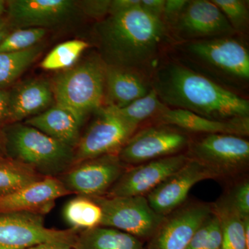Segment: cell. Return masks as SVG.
I'll list each match as a JSON object with an SVG mask.
<instances>
[{
    "instance_id": "6da1fadb",
    "label": "cell",
    "mask_w": 249,
    "mask_h": 249,
    "mask_svg": "<svg viewBox=\"0 0 249 249\" xmlns=\"http://www.w3.org/2000/svg\"><path fill=\"white\" fill-rule=\"evenodd\" d=\"M152 88L168 107L213 120L249 117L248 100L178 62H168L158 69Z\"/></svg>"
},
{
    "instance_id": "7a4b0ae2",
    "label": "cell",
    "mask_w": 249,
    "mask_h": 249,
    "mask_svg": "<svg viewBox=\"0 0 249 249\" xmlns=\"http://www.w3.org/2000/svg\"><path fill=\"white\" fill-rule=\"evenodd\" d=\"M168 30L161 19L149 14L140 4L108 15L96 27L103 60L107 65L142 72L158 56Z\"/></svg>"
},
{
    "instance_id": "3957f363",
    "label": "cell",
    "mask_w": 249,
    "mask_h": 249,
    "mask_svg": "<svg viewBox=\"0 0 249 249\" xmlns=\"http://www.w3.org/2000/svg\"><path fill=\"white\" fill-rule=\"evenodd\" d=\"M2 129L8 157L42 176L58 178L74 163V149L29 124L16 123Z\"/></svg>"
},
{
    "instance_id": "277c9868",
    "label": "cell",
    "mask_w": 249,
    "mask_h": 249,
    "mask_svg": "<svg viewBox=\"0 0 249 249\" xmlns=\"http://www.w3.org/2000/svg\"><path fill=\"white\" fill-rule=\"evenodd\" d=\"M106 71L103 59L93 58L62 72L52 84L54 100L85 119L103 107Z\"/></svg>"
},
{
    "instance_id": "5b68a950",
    "label": "cell",
    "mask_w": 249,
    "mask_h": 249,
    "mask_svg": "<svg viewBox=\"0 0 249 249\" xmlns=\"http://www.w3.org/2000/svg\"><path fill=\"white\" fill-rule=\"evenodd\" d=\"M187 56L203 68L232 83L249 79L248 47L233 36L186 42Z\"/></svg>"
},
{
    "instance_id": "8992f818",
    "label": "cell",
    "mask_w": 249,
    "mask_h": 249,
    "mask_svg": "<svg viewBox=\"0 0 249 249\" xmlns=\"http://www.w3.org/2000/svg\"><path fill=\"white\" fill-rule=\"evenodd\" d=\"M186 155L209 168L218 178L230 177L248 165L249 142L233 134H203L190 141Z\"/></svg>"
},
{
    "instance_id": "52a82bcc",
    "label": "cell",
    "mask_w": 249,
    "mask_h": 249,
    "mask_svg": "<svg viewBox=\"0 0 249 249\" xmlns=\"http://www.w3.org/2000/svg\"><path fill=\"white\" fill-rule=\"evenodd\" d=\"M91 199L102 210L101 227L117 229L142 241L148 240L164 218L153 211L145 196Z\"/></svg>"
},
{
    "instance_id": "ba28073f",
    "label": "cell",
    "mask_w": 249,
    "mask_h": 249,
    "mask_svg": "<svg viewBox=\"0 0 249 249\" xmlns=\"http://www.w3.org/2000/svg\"><path fill=\"white\" fill-rule=\"evenodd\" d=\"M96 112V119L80 136L75 147L73 165L101 156L118 155L137 131V127L123 119L109 106H103Z\"/></svg>"
},
{
    "instance_id": "9c48e42d",
    "label": "cell",
    "mask_w": 249,
    "mask_h": 249,
    "mask_svg": "<svg viewBox=\"0 0 249 249\" xmlns=\"http://www.w3.org/2000/svg\"><path fill=\"white\" fill-rule=\"evenodd\" d=\"M78 231L58 230L45 226L44 215L30 213L0 214V249H27L45 242H60L71 246Z\"/></svg>"
},
{
    "instance_id": "30bf717a",
    "label": "cell",
    "mask_w": 249,
    "mask_h": 249,
    "mask_svg": "<svg viewBox=\"0 0 249 249\" xmlns=\"http://www.w3.org/2000/svg\"><path fill=\"white\" fill-rule=\"evenodd\" d=\"M191 139L178 127L157 124L135 132L118 153L125 166H134L178 155L188 147Z\"/></svg>"
},
{
    "instance_id": "8fae6325",
    "label": "cell",
    "mask_w": 249,
    "mask_h": 249,
    "mask_svg": "<svg viewBox=\"0 0 249 249\" xmlns=\"http://www.w3.org/2000/svg\"><path fill=\"white\" fill-rule=\"evenodd\" d=\"M127 168L118 155H107L72 165L58 178L71 194L98 197L107 195Z\"/></svg>"
},
{
    "instance_id": "7c38bea8",
    "label": "cell",
    "mask_w": 249,
    "mask_h": 249,
    "mask_svg": "<svg viewBox=\"0 0 249 249\" xmlns=\"http://www.w3.org/2000/svg\"><path fill=\"white\" fill-rule=\"evenodd\" d=\"M212 213V204L184 203L165 216L144 249H186Z\"/></svg>"
},
{
    "instance_id": "4fadbf2b",
    "label": "cell",
    "mask_w": 249,
    "mask_h": 249,
    "mask_svg": "<svg viewBox=\"0 0 249 249\" xmlns=\"http://www.w3.org/2000/svg\"><path fill=\"white\" fill-rule=\"evenodd\" d=\"M186 42L235 34L222 11L207 0H188L186 7L168 29Z\"/></svg>"
},
{
    "instance_id": "5bb4252c",
    "label": "cell",
    "mask_w": 249,
    "mask_h": 249,
    "mask_svg": "<svg viewBox=\"0 0 249 249\" xmlns=\"http://www.w3.org/2000/svg\"><path fill=\"white\" fill-rule=\"evenodd\" d=\"M188 160L186 154L180 153L129 167L106 196H145L182 168Z\"/></svg>"
},
{
    "instance_id": "9a60e30c",
    "label": "cell",
    "mask_w": 249,
    "mask_h": 249,
    "mask_svg": "<svg viewBox=\"0 0 249 249\" xmlns=\"http://www.w3.org/2000/svg\"><path fill=\"white\" fill-rule=\"evenodd\" d=\"M79 9L71 0H10L6 1L7 19L14 29L61 25Z\"/></svg>"
},
{
    "instance_id": "2e32d148",
    "label": "cell",
    "mask_w": 249,
    "mask_h": 249,
    "mask_svg": "<svg viewBox=\"0 0 249 249\" xmlns=\"http://www.w3.org/2000/svg\"><path fill=\"white\" fill-rule=\"evenodd\" d=\"M209 168L190 160L178 171L159 185L145 196L157 214L165 217L184 204L188 193L196 183L204 179L217 178Z\"/></svg>"
},
{
    "instance_id": "e0dca14e",
    "label": "cell",
    "mask_w": 249,
    "mask_h": 249,
    "mask_svg": "<svg viewBox=\"0 0 249 249\" xmlns=\"http://www.w3.org/2000/svg\"><path fill=\"white\" fill-rule=\"evenodd\" d=\"M71 194L58 178L47 177L14 193L0 197V214L49 213L58 198Z\"/></svg>"
},
{
    "instance_id": "ac0fdd59",
    "label": "cell",
    "mask_w": 249,
    "mask_h": 249,
    "mask_svg": "<svg viewBox=\"0 0 249 249\" xmlns=\"http://www.w3.org/2000/svg\"><path fill=\"white\" fill-rule=\"evenodd\" d=\"M157 124L173 126L195 133L233 134L245 137L249 134V117L227 121L213 120L181 109L167 106L154 119Z\"/></svg>"
},
{
    "instance_id": "d6986e66",
    "label": "cell",
    "mask_w": 249,
    "mask_h": 249,
    "mask_svg": "<svg viewBox=\"0 0 249 249\" xmlns=\"http://www.w3.org/2000/svg\"><path fill=\"white\" fill-rule=\"evenodd\" d=\"M10 124L43 112L52 107L54 100L52 85L42 79L26 82L9 90Z\"/></svg>"
},
{
    "instance_id": "ffe728a7",
    "label": "cell",
    "mask_w": 249,
    "mask_h": 249,
    "mask_svg": "<svg viewBox=\"0 0 249 249\" xmlns=\"http://www.w3.org/2000/svg\"><path fill=\"white\" fill-rule=\"evenodd\" d=\"M84 120L70 108L55 103L43 112L27 119L24 124L75 149Z\"/></svg>"
},
{
    "instance_id": "44dd1931",
    "label": "cell",
    "mask_w": 249,
    "mask_h": 249,
    "mask_svg": "<svg viewBox=\"0 0 249 249\" xmlns=\"http://www.w3.org/2000/svg\"><path fill=\"white\" fill-rule=\"evenodd\" d=\"M152 89L142 72L106 65V106L122 108L143 97Z\"/></svg>"
},
{
    "instance_id": "7402d4cb",
    "label": "cell",
    "mask_w": 249,
    "mask_h": 249,
    "mask_svg": "<svg viewBox=\"0 0 249 249\" xmlns=\"http://www.w3.org/2000/svg\"><path fill=\"white\" fill-rule=\"evenodd\" d=\"M73 249H144V245L127 232L98 227L78 232Z\"/></svg>"
},
{
    "instance_id": "603a6c76",
    "label": "cell",
    "mask_w": 249,
    "mask_h": 249,
    "mask_svg": "<svg viewBox=\"0 0 249 249\" xmlns=\"http://www.w3.org/2000/svg\"><path fill=\"white\" fill-rule=\"evenodd\" d=\"M212 208L220 222L222 237L221 249H249V242L245 236V219L224 196L212 204Z\"/></svg>"
},
{
    "instance_id": "cb8c5ba5",
    "label": "cell",
    "mask_w": 249,
    "mask_h": 249,
    "mask_svg": "<svg viewBox=\"0 0 249 249\" xmlns=\"http://www.w3.org/2000/svg\"><path fill=\"white\" fill-rule=\"evenodd\" d=\"M63 217L70 229L81 231L101 227L103 212L92 199L78 196L65 205Z\"/></svg>"
},
{
    "instance_id": "d4e9b609",
    "label": "cell",
    "mask_w": 249,
    "mask_h": 249,
    "mask_svg": "<svg viewBox=\"0 0 249 249\" xmlns=\"http://www.w3.org/2000/svg\"><path fill=\"white\" fill-rule=\"evenodd\" d=\"M47 178L36 173L27 165L10 158L0 160V197Z\"/></svg>"
},
{
    "instance_id": "484cf974",
    "label": "cell",
    "mask_w": 249,
    "mask_h": 249,
    "mask_svg": "<svg viewBox=\"0 0 249 249\" xmlns=\"http://www.w3.org/2000/svg\"><path fill=\"white\" fill-rule=\"evenodd\" d=\"M41 52L42 47L37 45L22 52L0 53V89H6L14 84L38 58Z\"/></svg>"
},
{
    "instance_id": "4316f807",
    "label": "cell",
    "mask_w": 249,
    "mask_h": 249,
    "mask_svg": "<svg viewBox=\"0 0 249 249\" xmlns=\"http://www.w3.org/2000/svg\"><path fill=\"white\" fill-rule=\"evenodd\" d=\"M166 107L152 88L143 97L136 100L125 107H111L124 121L138 127L144 121L155 119Z\"/></svg>"
},
{
    "instance_id": "83f0119b",
    "label": "cell",
    "mask_w": 249,
    "mask_h": 249,
    "mask_svg": "<svg viewBox=\"0 0 249 249\" xmlns=\"http://www.w3.org/2000/svg\"><path fill=\"white\" fill-rule=\"evenodd\" d=\"M88 47L89 44L83 40H71L62 42L52 49L41 62L40 66L49 71L70 68Z\"/></svg>"
},
{
    "instance_id": "f1b7e54d",
    "label": "cell",
    "mask_w": 249,
    "mask_h": 249,
    "mask_svg": "<svg viewBox=\"0 0 249 249\" xmlns=\"http://www.w3.org/2000/svg\"><path fill=\"white\" fill-rule=\"evenodd\" d=\"M222 240L220 222L213 211L193 236L186 249H221Z\"/></svg>"
},
{
    "instance_id": "f546056e",
    "label": "cell",
    "mask_w": 249,
    "mask_h": 249,
    "mask_svg": "<svg viewBox=\"0 0 249 249\" xmlns=\"http://www.w3.org/2000/svg\"><path fill=\"white\" fill-rule=\"evenodd\" d=\"M47 29L39 28L15 29L0 44V53L22 52L39 45Z\"/></svg>"
},
{
    "instance_id": "4dcf8cb0",
    "label": "cell",
    "mask_w": 249,
    "mask_h": 249,
    "mask_svg": "<svg viewBox=\"0 0 249 249\" xmlns=\"http://www.w3.org/2000/svg\"><path fill=\"white\" fill-rule=\"evenodd\" d=\"M222 11L234 31L243 32L249 26L248 1L244 0H213Z\"/></svg>"
},
{
    "instance_id": "1f68e13d",
    "label": "cell",
    "mask_w": 249,
    "mask_h": 249,
    "mask_svg": "<svg viewBox=\"0 0 249 249\" xmlns=\"http://www.w3.org/2000/svg\"><path fill=\"white\" fill-rule=\"evenodd\" d=\"M229 204L239 214L245 219L249 217V181H240L224 196Z\"/></svg>"
},
{
    "instance_id": "d6a6232c",
    "label": "cell",
    "mask_w": 249,
    "mask_h": 249,
    "mask_svg": "<svg viewBox=\"0 0 249 249\" xmlns=\"http://www.w3.org/2000/svg\"><path fill=\"white\" fill-rule=\"evenodd\" d=\"M111 0H87L77 1L85 14L94 19H102L109 15Z\"/></svg>"
},
{
    "instance_id": "836d02e7",
    "label": "cell",
    "mask_w": 249,
    "mask_h": 249,
    "mask_svg": "<svg viewBox=\"0 0 249 249\" xmlns=\"http://www.w3.org/2000/svg\"><path fill=\"white\" fill-rule=\"evenodd\" d=\"M188 0H165L162 19L169 27L178 19L186 7Z\"/></svg>"
},
{
    "instance_id": "e575fe53",
    "label": "cell",
    "mask_w": 249,
    "mask_h": 249,
    "mask_svg": "<svg viewBox=\"0 0 249 249\" xmlns=\"http://www.w3.org/2000/svg\"><path fill=\"white\" fill-rule=\"evenodd\" d=\"M9 90L0 89V127L10 124Z\"/></svg>"
},
{
    "instance_id": "d590c367",
    "label": "cell",
    "mask_w": 249,
    "mask_h": 249,
    "mask_svg": "<svg viewBox=\"0 0 249 249\" xmlns=\"http://www.w3.org/2000/svg\"><path fill=\"white\" fill-rule=\"evenodd\" d=\"M164 4L165 0H141L140 1V7L142 10L161 19Z\"/></svg>"
},
{
    "instance_id": "8d00e7d4",
    "label": "cell",
    "mask_w": 249,
    "mask_h": 249,
    "mask_svg": "<svg viewBox=\"0 0 249 249\" xmlns=\"http://www.w3.org/2000/svg\"><path fill=\"white\" fill-rule=\"evenodd\" d=\"M141 0H111L109 15L119 14L140 4Z\"/></svg>"
},
{
    "instance_id": "74e56055",
    "label": "cell",
    "mask_w": 249,
    "mask_h": 249,
    "mask_svg": "<svg viewBox=\"0 0 249 249\" xmlns=\"http://www.w3.org/2000/svg\"><path fill=\"white\" fill-rule=\"evenodd\" d=\"M14 30L7 18H1L0 19V44Z\"/></svg>"
},
{
    "instance_id": "f35d334b",
    "label": "cell",
    "mask_w": 249,
    "mask_h": 249,
    "mask_svg": "<svg viewBox=\"0 0 249 249\" xmlns=\"http://www.w3.org/2000/svg\"><path fill=\"white\" fill-rule=\"evenodd\" d=\"M27 249H73L71 246L60 242H45Z\"/></svg>"
},
{
    "instance_id": "ab89813d",
    "label": "cell",
    "mask_w": 249,
    "mask_h": 249,
    "mask_svg": "<svg viewBox=\"0 0 249 249\" xmlns=\"http://www.w3.org/2000/svg\"><path fill=\"white\" fill-rule=\"evenodd\" d=\"M6 157H9L6 151V138H5L4 131L0 127V160Z\"/></svg>"
},
{
    "instance_id": "60d3db41",
    "label": "cell",
    "mask_w": 249,
    "mask_h": 249,
    "mask_svg": "<svg viewBox=\"0 0 249 249\" xmlns=\"http://www.w3.org/2000/svg\"><path fill=\"white\" fill-rule=\"evenodd\" d=\"M5 13H6V1L0 0V19L3 18Z\"/></svg>"
}]
</instances>
